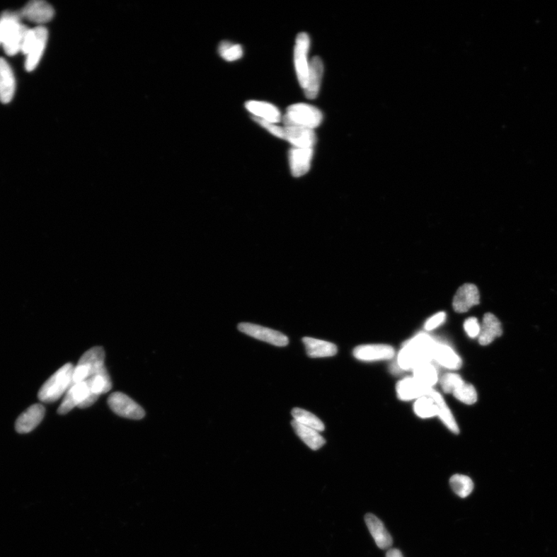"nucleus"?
Here are the masks:
<instances>
[{
	"label": "nucleus",
	"instance_id": "nucleus-1",
	"mask_svg": "<svg viewBox=\"0 0 557 557\" xmlns=\"http://www.w3.org/2000/svg\"><path fill=\"white\" fill-rule=\"evenodd\" d=\"M437 340L425 333H420L407 340L397 356L396 364L401 370H413L419 365L433 362V353Z\"/></svg>",
	"mask_w": 557,
	"mask_h": 557
},
{
	"label": "nucleus",
	"instance_id": "nucleus-2",
	"mask_svg": "<svg viewBox=\"0 0 557 557\" xmlns=\"http://www.w3.org/2000/svg\"><path fill=\"white\" fill-rule=\"evenodd\" d=\"M21 20L19 11H6L0 16V45L7 55L21 52L23 40L30 30L21 23Z\"/></svg>",
	"mask_w": 557,
	"mask_h": 557
},
{
	"label": "nucleus",
	"instance_id": "nucleus-3",
	"mask_svg": "<svg viewBox=\"0 0 557 557\" xmlns=\"http://www.w3.org/2000/svg\"><path fill=\"white\" fill-rule=\"evenodd\" d=\"M74 369V365L68 363L58 369L40 388L39 400L46 403H54L66 394L72 384Z\"/></svg>",
	"mask_w": 557,
	"mask_h": 557
},
{
	"label": "nucleus",
	"instance_id": "nucleus-4",
	"mask_svg": "<svg viewBox=\"0 0 557 557\" xmlns=\"http://www.w3.org/2000/svg\"><path fill=\"white\" fill-rule=\"evenodd\" d=\"M47 38V30L42 26L28 30L21 47V52L27 56L25 69L28 71H34L37 68L44 54Z\"/></svg>",
	"mask_w": 557,
	"mask_h": 557
},
{
	"label": "nucleus",
	"instance_id": "nucleus-5",
	"mask_svg": "<svg viewBox=\"0 0 557 557\" xmlns=\"http://www.w3.org/2000/svg\"><path fill=\"white\" fill-rule=\"evenodd\" d=\"M282 119H284L285 127L314 130L320 126L323 120V115L318 108L311 105L299 103L289 105Z\"/></svg>",
	"mask_w": 557,
	"mask_h": 557
},
{
	"label": "nucleus",
	"instance_id": "nucleus-6",
	"mask_svg": "<svg viewBox=\"0 0 557 557\" xmlns=\"http://www.w3.org/2000/svg\"><path fill=\"white\" fill-rule=\"evenodd\" d=\"M105 369L104 349L102 347L91 348L81 357L78 364L74 367L72 384L85 381Z\"/></svg>",
	"mask_w": 557,
	"mask_h": 557
},
{
	"label": "nucleus",
	"instance_id": "nucleus-7",
	"mask_svg": "<svg viewBox=\"0 0 557 557\" xmlns=\"http://www.w3.org/2000/svg\"><path fill=\"white\" fill-rule=\"evenodd\" d=\"M440 384L445 394H452L457 401L464 404L472 405L478 401L476 388L464 381L459 374L446 373L440 379Z\"/></svg>",
	"mask_w": 557,
	"mask_h": 557
},
{
	"label": "nucleus",
	"instance_id": "nucleus-8",
	"mask_svg": "<svg viewBox=\"0 0 557 557\" xmlns=\"http://www.w3.org/2000/svg\"><path fill=\"white\" fill-rule=\"evenodd\" d=\"M96 401V398L91 396V391L86 381L79 382V384H71L68 392L66 393L64 400L57 410V413L64 415L76 406L81 409H85L93 405Z\"/></svg>",
	"mask_w": 557,
	"mask_h": 557
},
{
	"label": "nucleus",
	"instance_id": "nucleus-9",
	"mask_svg": "<svg viewBox=\"0 0 557 557\" xmlns=\"http://www.w3.org/2000/svg\"><path fill=\"white\" fill-rule=\"evenodd\" d=\"M108 403L111 410L122 418L141 420L145 417L142 407L126 394L114 393L108 398Z\"/></svg>",
	"mask_w": 557,
	"mask_h": 557
},
{
	"label": "nucleus",
	"instance_id": "nucleus-10",
	"mask_svg": "<svg viewBox=\"0 0 557 557\" xmlns=\"http://www.w3.org/2000/svg\"><path fill=\"white\" fill-rule=\"evenodd\" d=\"M310 47V39L306 33L299 34L296 40L294 48V64L297 78L301 86L304 89L309 79V64L307 62V54Z\"/></svg>",
	"mask_w": 557,
	"mask_h": 557
},
{
	"label": "nucleus",
	"instance_id": "nucleus-11",
	"mask_svg": "<svg viewBox=\"0 0 557 557\" xmlns=\"http://www.w3.org/2000/svg\"><path fill=\"white\" fill-rule=\"evenodd\" d=\"M238 328L243 333L273 345L284 347L289 344L288 338L281 332L251 323H241Z\"/></svg>",
	"mask_w": 557,
	"mask_h": 557
},
{
	"label": "nucleus",
	"instance_id": "nucleus-12",
	"mask_svg": "<svg viewBox=\"0 0 557 557\" xmlns=\"http://www.w3.org/2000/svg\"><path fill=\"white\" fill-rule=\"evenodd\" d=\"M395 349L388 345H364L354 349L353 355L357 360L364 362L384 361L394 359Z\"/></svg>",
	"mask_w": 557,
	"mask_h": 557
},
{
	"label": "nucleus",
	"instance_id": "nucleus-13",
	"mask_svg": "<svg viewBox=\"0 0 557 557\" xmlns=\"http://www.w3.org/2000/svg\"><path fill=\"white\" fill-rule=\"evenodd\" d=\"M22 19H26L38 24H44L54 18L53 7L42 0L29 2L19 11Z\"/></svg>",
	"mask_w": 557,
	"mask_h": 557
},
{
	"label": "nucleus",
	"instance_id": "nucleus-14",
	"mask_svg": "<svg viewBox=\"0 0 557 557\" xmlns=\"http://www.w3.org/2000/svg\"><path fill=\"white\" fill-rule=\"evenodd\" d=\"M313 154V148L293 147L290 149L289 160L291 173L294 177H302L309 171Z\"/></svg>",
	"mask_w": 557,
	"mask_h": 557
},
{
	"label": "nucleus",
	"instance_id": "nucleus-15",
	"mask_svg": "<svg viewBox=\"0 0 557 557\" xmlns=\"http://www.w3.org/2000/svg\"><path fill=\"white\" fill-rule=\"evenodd\" d=\"M480 303V294L476 285L466 284L457 289L454 297L453 307L456 313H465Z\"/></svg>",
	"mask_w": 557,
	"mask_h": 557
},
{
	"label": "nucleus",
	"instance_id": "nucleus-16",
	"mask_svg": "<svg viewBox=\"0 0 557 557\" xmlns=\"http://www.w3.org/2000/svg\"><path fill=\"white\" fill-rule=\"evenodd\" d=\"M45 408L43 405L35 404L23 412L15 424L19 434H28L34 430L45 418Z\"/></svg>",
	"mask_w": 557,
	"mask_h": 557
},
{
	"label": "nucleus",
	"instance_id": "nucleus-17",
	"mask_svg": "<svg viewBox=\"0 0 557 557\" xmlns=\"http://www.w3.org/2000/svg\"><path fill=\"white\" fill-rule=\"evenodd\" d=\"M431 389H433L421 385L413 377H406L396 385L397 396L402 401H417L420 397L427 396Z\"/></svg>",
	"mask_w": 557,
	"mask_h": 557
},
{
	"label": "nucleus",
	"instance_id": "nucleus-18",
	"mask_svg": "<svg viewBox=\"0 0 557 557\" xmlns=\"http://www.w3.org/2000/svg\"><path fill=\"white\" fill-rule=\"evenodd\" d=\"M433 361L449 370H459L462 365L461 357L450 345L437 340L433 353Z\"/></svg>",
	"mask_w": 557,
	"mask_h": 557
},
{
	"label": "nucleus",
	"instance_id": "nucleus-19",
	"mask_svg": "<svg viewBox=\"0 0 557 557\" xmlns=\"http://www.w3.org/2000/svg\"><path fill=\"white\" fill-rule=\"evenodd\" d=\"M15 89L16 80L11 65L0 57V101L4 104L11 103Z\"/></svg>",
	"mask_w": 557,
	"mask_h": 557
},
{
	"label": "nucleus",
	"instance_id": "nucleus-20",
	"mask_svg": "<svg viewBox=\"0 0 557 557\" xmlns=\"http://www.w3.org/2000/svg\"><path fill=\"white\" fill-rule=\"evenodd\" d=\"M297 148H313L316 144V134L314 130L303 127H285L284 138Z\"/></svg>",
	"mask_w": 557,
	"mask_h": 557
},
{
	"label": "nucleus",
	"instance_id": "nucleus-21",
	"mask_svg": "<svg viewBox=\"0 0 557 557\" xmlns=\"http://www.w3.org/2000/svg\"><path fill=\"white\" fill-rule=\"evenodd\" d=\"M365 522L371 535L381 550H387L393 545V539L386 529L384 524L375 515L368 513L365 515Z\"/></svg>",
	"mask_w": 557,
	"mask_h": 557
},
{
	"label": "nucleus",
	"instance_id": "nucleus-22",
	"mask_svg": "<svg viewBox=\"0 0 557 557\" xmlns=\"http://www.w3.org/2000/svg\"><path fill=\"white\" fill-rule=\"evenodd\" d=\"M502 324L495 316L488 313L485 314L483 321L481 326L478 335V343L482 346H486L493 343V340L502 336Z\"/></svg>",
	"mask_w": 557,
	"mask_h": 557
},
{
	"label": "nucleus",
	"instance_id": "nucleus-23",
	"mask_svg": "<svg viewBox=\"0 0 557 557\" xmlns=\"http://www.w3.org/2000/svg\"><path fill=\"white\" fill-rule=\"evenodd\" d=\"M323 73V64L318 56L312 58L309 64V79L304 94L307 98L314 99L318 96L321 86V82Z\"/></svg>",
	"mask_w": 557,
	"mask_h": 557
},
{
	"label": "nucleus",
	"instance_id": "nucleus-24",
	"mask_svg": "<svg viewBox=\"0 0 557 557\" xmlns=\"http://www.w3.org/2000/svg\"><path fill=\"white\" fill-rule=\"evenodd\" d=\"M307 355L312 359L335 356L338 353L337 346L326 340L306 337L302 339Z\"/></svg>",
	"mask_w": 557,
	"mask_h": 557
},
{
	"label": "nucleus",
	"instance_id": "nucleus-25",
	"mask_svg": "<svg viewBox=\"0 0 557 557\" xmlns=\"http://www.w3.org/2000/svg\"><path fill=\"white\" fill-rule=\"evenodd\" d=\"M247 110L260 118L270 123H277L281 120L280 110L275 105L265 102L248 101L246 103Z\"/></svg>",
	"mask_w": 557,
	"mask_h": 557
},
{
	"label": "nucleus",
	"instance_id": "nucleus-26",
	"mask_svg": "<svg viewBox=\"0 0 557 557\" xmlns=\"http://www.w3.org/2000/svg\"><path fill=\"white\" fill-rule=\"evenodd\" d=\"M291 424H292L297 435L313 451H318L326 444V440L319 434L318 431L305 427L295 420L291 422Z\"/></svg>",
	"mask_w": 557,
	"mask_h": 557
},
{
	"label": "nucleus",
	"instance_id": "nucleus-27",
	"mask_svg": "<svg viewBox=\"0 0 557 557\" xmlns=\"http://www.w3.org/2000/svg\"><path fill=\"white\" fill-rule=\"evenodd\" d=\"M427 396L433 398V400L437 404L439 407L438 417L440 420L443 422L448 430H450L455 435H459L460 432L459 425H457L454 415L444 401L443 396L435 389H431Z\"/></svg>",
	"mask_w": 557,
	"mask_h": 557
},
{
	"label": "nucleus",
	"instance_id": "nucleus-28",
	"mask_svg": "<svg viewBox=\"0 0 557 557\" xmlns=\"http://www.w3.org/2000/svg\"><path fill=\"white\" fill-rule=\"evenodd\" d=\"M413 378L427 388L433 389L439 380L438 371L432 362L423 363L414 369Z\"/></svg>",
	"mask_w": 557,
	"mask_h": 557
},
{
	"label": "nucleus",
	"instance_id": "nucleus-29",
	"mask_svg": "<svg viewBox=\"0 0 557 557\" xmlns=\"http://www.w3.org/2000/svg\"><path fill=\"white\" fill-rule=\"evenodd\" d=\"M91 391V396L98 400L102 394L109 392L112 389V381L106 369L95 374L86 381Z\"/></svg>",
	"mask_w": 557,
	"mask_h": 557
},
{
	"label": "nucleus",
	"instance_id": "nucleus-30",
	"mask_svg": "<svg viewBox=\"0 0 557 557\" xmlns=\"http://www.w3.org/2000/svg\"><path fill=\"white\" fill-rule=\"evenodd\" d=\"M413 410L418 417L427 419L437 417L439 414V407L433 398L425 396L418 398L414 403Z\"/></svg>",
	"mask_w": 557,
	"mask_h": 557
},
{
	"label": "nucleus",
	"instance_id": "nucleus-31",
	"mask_svg": "<svg viewBox=\"0 0 557 557\" xmlns=\"http://www.w3.org/2000/svg\"><path fill=\"white\" fill-rule=\"evenodd\" d=\"M294 420L302 425L312 428L318 432L326 429L323 422L313 413L301 408H294L292 410Z\"/></svg>",
	"mask_w": 557,
	"mask_h": 557
},
{
	"label": "nucleus",
	"instance_id": "nucleus-32",
	"mask_svg": "<svg viewBox=\"0 0 557 557\" xmlns=\"http://www.w3.org/2000/svg\"><path fill=\"white\" fill-rule=\"evenodd\" d=\"M450 485L454 493L463 498L470 495L473 489L472 480L463 475L453 476L450 479Z\"/></svg>",
	"mask_w": 557,
	"mask_h": 557
},
{
	"label": "nucleus",
	"instance_id": "nucleus-33",
	"mask_svg": "<svg viewBox=\"0 0 557 557\" xmlns=\"http://www.w3.org/2000/svg\"><path fill=\"white\" fill-rule=\"evenodd\" d=\"M219 53L224 60L235 62L243 57V50L239 45L231 43L229 41H222L219 47Z\"/></svg>",
	"mask_w": 557,
	"mask_h": 557
},
{
	"label": "nucleus",
	"instance_id": "nucleus-34",
	"mask_svg": "<svg viewBox=\"0 0 557 557\" xmlns=\"http://www.w3.org/2000/svg\"><path fill=\"white\" fill-rule=\"evenodd\" d=\"M464 328L465 332L471 338H478L481 331V326L476 318H469L464 321Z\"/></svg>",
	"mask_w": 557,
	"mask_h": 557
},
{
	"label": "nucleus",
	"instance_id": "nucleus-35",
	"mask_svg": "<svg viewBox=\"0 0 557 557\" xmlns=\"http://www.w3.org/2000/svg\"><path fill=\"white\" fill-rule=\"evenodd\" d=\"M446 320V314L444 312H439L431 317L424 324V328L427 331H432L442 326Z\"/></svg>",
	"mask_w": 557,
	"mask_h": 557
},
{
	"label": "nucleus",
	"instance_id": "nucleus-36",
	"mask_svg": "<svg viewBox=\"0 0 557 557\" xmlns=\"http://www.w3.org/2000/svg\"><path fill=\"white\" fill-rule=\"evenodd\" d=\"M386 557H403L402 553L397 550V549H391L387 553Z\"/></svg>",
	"mask_w": 557,
	"mask_h": 557
}]
</instances>
